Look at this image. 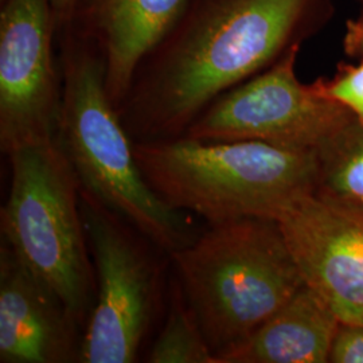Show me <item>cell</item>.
<instances>
[{"mask_svg":"<svg viewBox=\"0 0 363 363\" xmlns=\"http://www.w3.org/2000/svg\"><path fill=\"white\" fill-rule=\"evenodd\" d=\"M0 1H1V0H0Z\"/></svg>","mask_w":363,"mask_h":363,"instance_id":"20","label":"cell"},{"mask_svg":"<svg viewBox=\"0 0 363 363\" xmlns=\"http://www.w3.org/2000/svg\"><path fill=\"white\" fill-rule=\"evenodd\" d=\"M334 0H186L117 111L133 142L182 138L225 91L316 35Z\"/></svg>","mask_w":363,"mask_h":363,"instance_id":"1","label":"cell"},{"mask_svg":"<svg viewBox=\"0 0 363 363\" xmlns=\"http://www.w3.org/2000/svg\"><path fill=\"white\" fill-rule=\"evenodd\" d=\"M147 362L217 363L179 283L172 286L167 319Z\"/></svg>","mask_w":363,"mask_h":363,"instance_id":"14","label":"cell"},{"mask_svg":"<svg viewBox=\"0 0 363 363\" xmlns=\"http://www.w3.org/2000/svg\"><path fill=\"white\" fill-rule=\"evenodd\" d=\"M276 222L304 283L340 322L363 325V205L313 190Z\"/></svg>","mask_w":363,"mask_h":363,"instance_id":"9","label":"cell"},{"mask_svg":"<svg viewBox=\"0 0 363 363\" xmlns=\"http://www.w3.org/2000/svg\"><path fill=\"white\" fill-rule=\"evenodd\" d=\"M343 50L352 60L363 61V11L357 18L347 21Z\"/></svg>","mask_w":363,"mask_h":363,"instance_id":"17","label":"cell"},{"mask_svg":"<svg viewBox=\"0 0 363 363\" xmlns=\"http://www.w3.org/2000/svg\"><path fill=\"white\" fill-rule=\"evenodd\" d=\"M318 191L363 205V124L354 117L316 151Z\"/></svg>","mask_w":363,"mask_h":363,"instance_id":"13","label":"cell"},{"mask_svg":"<svg viewBox=\"0 0 363 363\" xmlns=\"http://www.w3.org/2000/svg\"><path fill=\"white\" fill-rule=\"evenodd\" d=\"M7 157L11 187L1 208L3 242L85 328L96 298V273L77 174L57 139L22 147Z\"/></svg>","mask_w":363,"mask_h":363,"instance_id":"5","label":"cell"},{"mask_svg":"<svg viewBox=\"0 0 363 363\" xmlns=\"http://www.w3.org/2000/svg\"><path fill=\"white\" fill-rule=\"evenodd\" d=\"M301 46L276 64L217 97L183 135L203 142L256 140L316 151L351 118L296 74ZM182 136V138H183Z\"/></svg>","mask_w":363,"mask_h":363,"instance_id":"7","label":"cell"},{"mask_svg":"<svg viewBox=\"0 0 363 363\" xmlns=\"http://www.w3.org/2000/svg\"><path fill=\"white\" fill-rule=\"evenodd\" d=\"M359 1H361V3H362V6H363V0H359Z\"/></svg>","mask_w":363,"mask_h":363,"instance_id":"19","label":"cell"},{"mask_svg":"<svg viewBox=\"0 0 363 363\" xmlns=\"http://www.w3.org/2000/svg\"><path fill=\"white\" fill-rule=\"evenodd\" d=\"M0 150L57 139L62 76L52 0L0 1Z\"/></svg>","mask_w":363,"mask_h":363,"instance_id":"8","label":"cell"},{"mask_svg":"<svg viewBox=\"0 0 363 363\" xmlns=\"http://www.w3.org/2000/svg\"><path fill=\"white\" fill-rule=\"evenodd\" d=\"M339 322L304 284L247 339L218 354L217 363H327Z\"/></svg>","mask_w":363,"mask_h":363,"instance_id":"12","label":"cell"},{"mask_svg":"<svg viewBox=\"0 0 363 363\" xmlns=\"http://www.w3.org/2000/svg\"><path fill=\"white\" fill-rule=\"evenodd\" d=\"M328 362L363 363V325L339 322Z\"/></svg>","mask_w":363,"mask_h":363,"instance_id":"16","label":"cell"},{"mask_svg":"<svg viewBox=\"0 0 363 363\" xmlns=\"http://www.w3.org/2000/svg\"><path fill=\"white\" fill-rule=\"evenodd\" d=\"M312 84L323 97L343 106L363 124V61L340 62L333 77L316 78Z\"/></svg>","mask_w":363,"mask_h":363,"instance_id":"15","label":"cell"},{"mask_svg":"<svg viewBox=\"0 0 363 363\" xmlns=\"http://www.w3.org/2000/svg\"><path fill=\"white\" fill-rule=\"evenodd\" d=\"M62 103L57 140L81 189L171 255L195 240L187 214L167 205L145 181L135 142L111 100L103 52L73 23L57 30Z\"/></svg>","mask_w":363,"mask_h":363,"instance_id":"2","label":"cell"},{"mask_svg":"<svg viewBox=\"0 0 363 363\" xmlns=\"http://www.w3.org/2000/svg\"><path fill=\"white\" fill-rule=\"evenodd\" d=\"M169 259L216 359L247 339L306 284L273 220L210 225Z\"/></svg>","mask_w":363,"mask_h":363,"instance_id":"4","label":"cell"},{"mask_svg":"<svg viewBox=\"0 0 363 363\" xmlns=\"http://www.w3.org/2000/svg\"><path fill=\"white\" fill-rule=\"evenodd\" d=\"M81 211L96 273V298L79 362L138 361L159 307L162 269L150 242L81 189Z\"/></svg>","mask_w":363,"mask_h":363,"instance_id":"6","label":"cell"},{"mask_svg":"<svg viewBox=\"0 0 363 363\" xmlns=\"http://www.w3.org/2000/svg\"><path fill=\"white\" fill-rule=\"evenodd\" d=\"M82 327L13 249H0V362H79Z\"/></svg>","mask_w":363,"mask_h":363,"instance_id":"10","label":"cell"},{"mask_svg":"<svg viewBox=\"0 0 363 363\" xmlns=\"http://www.w3.org/2000/svg\"><path fill=\"white\" fill-rule=\"evenodd\" d=\"M151 189L175 210L208 225L244 218L277 220L318 184L315 151L256 140L203 142L177 138L135 142Z\"/></svg>","mask_w":363,"mask_h":363,"instance_id":"3","label":"cell"},{"mask_svg":"<svg viewBox=\"0 0 363 363\" xmlns=\"http://www.w3.org/2000/svg\"><path fill=\"white\" fill-rule=\"evenodd\" d=\"M186 0H77L73 19L103 52L106 89L116 108L144 57L163 38Z\"/></svg>","mask_w":363,"mask_h":363,"instance_id":"11","label":"cell"},{"mask_svg":"<svg viewBox=\"0 0 363 363\" xmlns=\"http://www.w3.org/2000/svg\"><path fill=\"white\" fill-rule=\"evenodd\" d=\"M77 0H52V13L57 30L73 19Z\"/></svg>","mask_w":363,"mask_h":363,"instance_id":"18","label":"cell"}]
</instances>
